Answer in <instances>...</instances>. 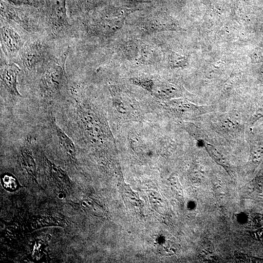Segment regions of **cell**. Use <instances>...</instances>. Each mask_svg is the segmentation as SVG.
I'll return each mask as SVG.
<instances>
[{"mask_svg":"<svg viewBox=\"0 0 263 263\" xmlns=\"http://www.w3.org/2000/svg\"><path fill=\"white\" fill-rule=\"evenodd\" d=\"M68 51L60 58H51L45 64L39 87L42 95L47 99L56 98L60 94L66 81L65 63Z\"/></svg>","mask_w":263,"mask_h":263,"instance_id":"cell-1","label":"cell"},{"mask_svg":"<svg viewBox=\"0 0 263 263\" xmlns=\"http://www.w3.org/2000/svg\"><path fill=\"white\" fill-rule=\"evenodd\" d=\"M46 23L49 34L53 38L63 36L71 27L67 14L66 0H48Z\"/></svg>","mask_w":263,"mask_h":263,"instance_id":"cell-2","label":"cell"},{"mask_svg":"<svg viewBox=\"0 0 263 263\" xmlns=\"http://www.w3.org/2000/svg\"><path fill=\"white\" fill-rule=\"evenodd\" d=\"M45 42L38 38L27 39L19 56L22 66L28 71H33L50 59Z\"/></svg>","mask_w":263,"mask_h":263,"instance_id":"cell-3","label":"cell"},{"mask_svg":"<svg viewBox=\"0 0 263 263\" xmlns=\"http://www.w3.org/2000/svg\"><path fill=\"white\" fill-rule=\"evenodd\" d=\"M27 40L14 23L1 18L0 43L5 56L9 58L19 56Z\"/></svg>","mask_w":263,"mask_h":263,"instance_id":"cell-4","label":"cell"},{"mask_svg":"<svg viewBox=\"0 0 263 263\" xmlns=\"http://www.w3.org/2000/svg\"><path fill=\"white\" fill-rule=\"evenodd\" d=\"M0 5L1 18L16 24L28 32L37 31V21L31 17L3 1H1Z\"/></svg>","mask_w":263,"mask_h":263,"instance_id":"cell-5","label":"cell"},{"mask_svg":"<svg viewBox=\"0 0 263 263\" xmlns=\"http://www.w3.org/2000/svg\"><path fill=\"white\" fill-rule=\"evenodd\" d=\"M20 71V67L14 62H3L1 64V83L11 95L16 97L21 96L17 87L18 77Z\"/></svg>","mask_w":263,"mask_h":263,"instance_id":"cell-6","label":"cell"},{"mask_svg":"<svg viewBox=\"0 0 263 263\" xmlns=\"http://www.w3.org/2000/svg\"><path fill=\"white\" fill-rule=\"evenodd\" d=\"M52 124L57 138L58 144L68 157L72 161L75 160L76 150L72 139L57 125L55 119H52Z\"/></svg>","mask_w":263,"mask_h":263,"instance_id":"cell-7","label":"cell"},{"mask_svg":"<svg viewBox=\"0 0 263 263\" xmlns=\"http://www.w3.org/2000/svg\"><path fill=\"white\" fill-rule=\"evenodd\" d=\"M45 163L50 176L56 185L62 189L69 190L72 184L64 171L47 158Z\"/></svg>","mask_w":263,"mask_h":263,"instance_id":"cell-8","label":"cell"},{"mask_svg":"<svg viewBox=\"0 0 263 263\" xmlns=\"http://www.w3.org/2000/svg\"><path fill=\"white\" fill-rule=\"evenodd\" d=\"M169 105L178 113H189L194 115L203 114L209 110L207 106H198L184 100H173L169 102Z\"/></svg>","mask_w":263,"mask_h":263,"instance_id":"cell-9","label":"cell"},{"mask_svg":"<svg viewBox=\"0 0 263 263\" xmlns=\"http://www.w3.org/2000/svg\"><path fill=\"white\" fill-rule=\"evenodd\" d=\"M214 122L218 130L224 133L233 134L240 129L237 119L230 114H224L216 117Z\"/></svg>","mask_w":263,"mask_h":263,"instance_id":"cell-10","label":"cell"},{"mask_svg":"<svg viewBox=\"0 0 263 263\" xmlns=\"http://www.w3.org/2000/svg\"><path fill=\"white\" fill-rule=\"evenodd\" d=\"M30 143L29 139H27L24 145L21 148L20 150V158L22 164L26 171L30 177L36 181V165L28 146Z\"/></svg>","mask_w":263,"mask_h":263,"instance_id":"cell-11","label":"cell"},{"mask_svg":"<svg viewBox=\"0 0 263 263\" xmlns=\"http://www.w3.org/2000/svg\"><path fill=\"white\" fill-rule=\"evenodd\" d=\"M151 92L161 98L170 99L177 95L176 89L173 86L164 83L153 84Z\"/></svg>","mask_w":263,"mask_h":263,"instance_id":"cell-12","label":"cell"},{"mask_svg":"<svg viewBox=\"0 0 263 263\" xmlns=\"http://www.w3.org/2000/svg\"><path fill=\"white\" fill-rule=\"evenodd\" d=\"M1 183L5 189L13 191L17 189L18 183L16 179L12 175L4 174L1 177Z\"/></svg>","mask_w":263,"mask_h":263,"instance_id":"cell-13","label":"cell"}]
</instances>
